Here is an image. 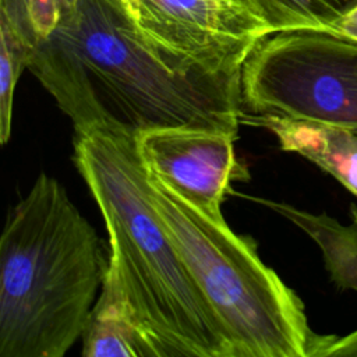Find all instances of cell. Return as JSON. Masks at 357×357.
<instances>
[{"label":"cell","mask_w":357,"mask_h":357,"mask_svg":"<svg viewBox=\"0 0 357 357\" xmlns=\"http://www.w3.org/2000/svg\"><path fill=\"white\" fill-rule=\"evenodd\" d=\"M0 142L6 145L11 137L15 85L33 49L4 22H0Z\"/></svg>","instance_id":"4fadbf2b"},{"label":"cell","mask_w":357,"mask_h":357,"mask_svg":"<svg viewBox=\"0 0 357 357\" xmlns=\"http://www.w3.org/2000/svg\"><path fill=\"white\" fill-rule=\"evenodd\" d=\"M75 7L77 0H0V22L35 49Z\"/></svg>","instance_id":"7c38bea8"},{"label":"cell","mask_w":357,"mask_h":357,"mask_svg":"<svg viewBox=\"0 0 357 357\" xmlns=\"http://www.w3.org/2000/svg\"><path fill=\"white\" fill-rule=\"evenodd\" d=\"M350 216H351V219L357 220V205L353 202L350 204Z\"/></svg>","instance_id":"9a60e30c"},{"label":"cell","mask_w":357,"mask_h":357,"mask_svg":"<svg viewBox=\"0 0 357 357\" xmlns=\"http://www.w3.org/2000/svg\"><path fill=\"white\" fill-rule=\"evenodd\" d=\"M81 339L84 357H159L124 296L106 278Z\"/></svg>","instance_id":"9c48e42d"},{"label":"cell","mask_w":357,"mask_h":357,"mask_svg":"<svg viewBox=\"0 0 357 357\" xmlns=\"http://www.w3.org/2000/svg\"><path fill=\"white\" fill-rule=\"evenodd\" d=\"M241 123L269 130L283 151L311 160L357 197V132L321 121L244 112Z\"/></svg>","instance_id":"ba28073f"},{"label":"cell","mask_w":357,"mask_h":357,"mask_svg":"<svg viewBox=\"0 0 357 357\" xmlns=\"http://www.w3.org/2000/svg\"><path fill=\"white\" fill-rule=\"evenodd\" d=\"M74 162L109 236L105 278L121 291L159 357H233L219 319L155 209L135 137L75 135Z\"/></svg>","instance_id":"7a4b0ae2"},{"label":"cell","mask_w":357,"mask_h":357,"mask_svg":"<svg viewBox=\"0 0 357 357\" xmlns=\"http://www.w3.org/2000/svg\"><path fill=\"white\" fill-rule=\"evenodd\" d=\"M236 137L220 130L167 127L138 134L135 145L149 177L202 216L227 225L222 204L230 183L250 177L236 156Z\"/></svg>","instance_id":"52a82bcc"},{"label":"cell","mask_w":357,"mask_h":357,"mask_svg":"<svg viewBox=\"0 0 357 357\" xmlns=\"http://www.w3.org/2000/svg\"><path fill=\"white\" fill-rule=\"evenodd\" d=\"M148 190L219 319L233 357L326 356L336 336L318 335L310 328L301 298L261 261L252 238L202 216L149 176Z\"/></svg>","instance_id":"277c9868"},{"label":"cell","mask_w":357,"mask_h":357,"mask_svg":"<svg viewBox=\"0 0 357 357\" xmlns=\"http://www.w3.org/2000/svg\"><path fill=\"white\" fill-rule=\"evenodd\" d=\"M107 262L67 190L40 173L0 238V357H63L82 336Z\"/></svg>","instance_id":"3957f363"},{"label":"cell","mask_w":357,"mask_h":357,"mask_svg":"<svg viewBox=\"0 0 357 357\" xmlns=\"http://www.w3.org/2000/svg\"><path fill=\"white\" fill-rule=\"evenodd\" d=\"M250 199L282 215L307 233L321 248L331 280L340 290L357 291V220L342 225L325 212L317 215L286 202L254 197Z\"/></svg>","instance_id":"30bf717a"},{"label":"cell","mask_w":357,"mask_h":357,"mask_svg":"<svg viewBox=\"0 0 357 357\" xmlns=\"http://www.w3.org/2000/svg\"><path fill=\"white\" fill-rule=\"evenodd\" d=\"M243 109L357 132V42L315 31L264 38L241 68Z\"/></svg>","instance_id":"5b68a950"},{"label":"cell","mask_w":357,"mask_h":357,"mask_svg":"<svg viewBox=\"0 0 357 357\" xmlns=\"http://www.w3.org/2000/svg\"><path fill=\"white\" fill-rule=\"evenodd\" d=\"M269 33L315 31L328 33L335 22L357 6V0H238Z\"/></svg>","instance_id":"8fae6325"},{"label":"cell","mask_w":357,"mask_h":357,"mask_svg":"<svg viewBox=\"0 0 357 357\" xmlns=\"http://www.w3.org/2000/svg\"><path fill=\"white\" fill-rule=\"evenodd\" d=\"M328 33L357 42V6L335 22Z\"/></svg>","instance_id":"5bb4252c"},{"label":"cell","mask_w":357,"mask_h":357,"mask_svg":"<svg viewBox=\"0 0 357 357\" xmlns=\"http://www.w3.org/2000/svg\"><path fill=\"white\" fill-rule=\"evenodd\" d=\"M28 70L75 135L167 127L237 134L244 112L241 73L184 68L141 35L121 0H77L36 45Z\"/></svg>","instance_id":"6da1fadb"},{"label":"cell","mask_w":357,"mask_h":357,"mask_svg":"<svg viewBox=\"0 0 357 357\" xmlns=\"http://www.w3.org/2000/svg\"><path fill=\"white\" fill-rule=\"evenodd\" d=\"M141 35L187 70L241 73L269 33L238 0H121Z\"/></svg>","instance_id":"8992f818"}]
</instances>
